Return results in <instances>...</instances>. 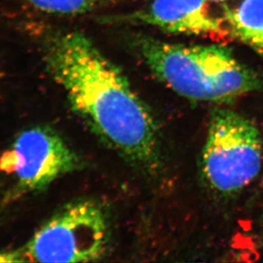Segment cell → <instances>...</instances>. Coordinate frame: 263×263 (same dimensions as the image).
Listing matches in <instances>:
<instances>
[{"label": "cell", "instance_id": "1", "mask_svg": "<svg viewBox=\"0 0 263 263\" xmlns=\"http://www.w3.org/2000/svg\"><path fill=\"white\" fill-rule=\"evenodd\" d=\"M72 112L106 146L143 172L159 169V129L154 115L122 72L80 32L47 40L44 55Z\"/></svg>", "mask_w": 263, "mask_h": 263}, {"label": "cell", "instance_id": "2", "mask_svg": "<svg viewBox=\"0 0 263 263\" xmlns=\"http://www.w3.org/2000/svg\"><path fill=\"white\" fill-rule=\"evenodd\" d=\"M149 69L182 97L201 102H231L257 91L263 82L223 45H182L139 35L133 40Z\"/></svg>", "mask_w": 263, "mask_h": 263}, {"label": "cell", "instance_id": "3", "mask_svg": "<svg viewBox=\"0 0 263 263\" xmlns=\"http://www.w3.org/2000/svg\"><path fill=\"white\" fill-rule=\"evenodd\" d=\"M262 139L253 122L228 108L212 112L202 152L201 172L216 194L232 196L261 172Z\"/></svg>", "mask_w": 263, "mask_h": 263}, {"label": "cell", "instance_id": "4", "mask_svg": "<svg viewBox=\"0 0 263 263\" xmlns=\"http://www.w3.org/2000/svg\"><path fill=\"white\" fill-rule=\"evenodd\" d=\"M108 217L91 199L65 205L40 227L21 251L26 261L90 262L107 251Z\"/></svg>", "mask_w": 263, "mask_h": 263}, {"label": "cell", "instance_id": "5", "mask_svg": "<svg viewBox=\"0 0 263 263\" xmlns=\"http://www.w3.org/2000/svg\"><path fill=\"white\" fill-rule=\"evenodd\" d=\"M77 154L48 126L23 130L0 157V169L13 175L21 190L40 192L80 168Z\"/></svg>", "mask_w": 263, "mask_h": 263}, {"label": "cell", "instance_id": "6", "mask_svg": "<svg viewBox=\"0 0 263 263\" xmlns=\"http://www.w3.org/2000/svg\"><path fill=\"white\" fill-rule=\"evenodd\" d=\"M101 18V23L107 24L153 26L173 34L232 37L223 18L211 11L208 0H154L142 10Z\"/></svg>", "mask_w": 263, "mask_h": 263}, {"label": "cell", "instance_id": "7", "mask_svg": "<svg viewBox=\"0 0 263 263\" xmlns=\"http://www.w3.org/2000/svg\"><path fill=\"white\" fill-rule=\"evenodd\" d=\"M222 18L232 37L263 58V0H240L234 7L224 6Z\"/></svg>", "mask_w": 263, "mask_h": 263}, {"label": "cell", "instance_id": "8", "mask_svg": "<svg viewBox=\"0 0 263 263\" xmlns=\"http://www.w3.org/2000/svg\"><path fill=\"white\" fill-rule=\"evenodd\" d=\"M37 10L58 15H78L106 5L109 0H25Z\"/></svg>", "mask_w": 263, "mask_h": 263}, {"label": "cell", "instance_id": "9", "mask_svg": "<svg viewBox=\"0 0 263 263\" xmlns=\"http://www.w3.org/2000/svg\"><path fill=\"white\" fill-rule=\"evenodd\" d=\"M209 2H215V3H225L229 0H208Z\"/></svg>", "mask_w": 263, "mask_h": 263}, {"label": "cell", "instance_id": "10", "mask_svg": "<svg viewBox=\"0 0 263 263\" xmlns=\"http://www.w3.org/2000/svg\"><path fill=\"white\" fill-rule=\"evenodd\" d=\"M262 222H263V216H262Z\"/></svg>", "mask_w": 263, "mask_h": 263}]
</instances>
